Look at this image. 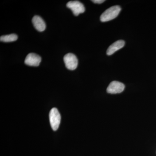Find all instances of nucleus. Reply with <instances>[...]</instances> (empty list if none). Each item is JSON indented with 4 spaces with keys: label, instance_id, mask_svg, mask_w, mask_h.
I'll use <instances>...</instances> for the list:
<instances>
[{
    "label": "nucleus",
    "instance_id": "nucleus-1",
    "mask_svg": "<svg viewBox=\"0 0 156 156\" xmlns=\"http://www.w3.org/2000/svg\"><path fill=\"white\" fill-rule=\"evenodd\" d=\"M121 11L119 6H112L107 9L100 17V20L102 22H107L115 19L118 16Z\"/></svg>",
    "mask_w": 156,
    "mask_h": 156
},
{
    "label": "nucleus",
    "instance_id": "nucleus-2",
    "mask_svg": "<svg viewBox=\"0 0 156 156\" xmlns=\"http://www.w3.org/2000/svg\"><path fill=\"white\" fill-rule=\"evenodd\" d=\"M50 125L53 131H56L58 129L61 121V116L57 108H54L50 111Z\"/></svg>",
    "mask_w": 156,
    "mask_h": 156
},
{
    "label": "nucleus",
    "instance_id": "nucleus-3",
    "mask_svg": "<svg viewBox=\"0 0 156 156\" xmlns=\"http://www.w3.org/2000/svg\"><path fill=\"white\" fill-rule=\"evenodd\" d=\"M66 67L70 70H74L78 66V60L76 56L73 53L66 54L63 58Z\"/></svg>",
    "mask_w": 156,
    "mask_h": 156
},
{
    "label": "nucleus",
    "instance_id": "nucleus-4",
    "mask_svg": "<svg viewBox=\"0 0 156 156\" xmlns=\"http://www.w3.org/2000/svg\"><path fill=\"white\" fill-rule=\"evenodd\" d=\"M66 6L71 10L75 16H77L80 14L84 13L85 11L84 5L79 1H70L66 4Z\"/></svg>",
    "mask_w": 156,
    "mask_h": 156
},
{
    "label": "nucleus",
    "instance_id": "nucleus-5",
    "mask_svg": "<svg viewBox=\"0 0 156 156\" xmlns=\"http://www.w3.org/2000/svg\"><path fill=\"white\" fill-rule=\"evenodd\" d=\"M125 88V85L122 83L118 81H113L109 85L107 92L110 94H118L122 92Z\"/></svg>",
    "mask_w": 156,
    "mask_h": 156
},
{
    "label": "nucleus",
    "instance_id": "nucleus-6",
    "mask_svg": "<svg viewBox=\"0 0 156 156\" xmlns=\"http://www.w3.org/2000/svg\"><path fill=\"white\" fill-rule=\"evenodd\" d=\"M41 61V58L37 54L30 53L26 57L24 63L27 65L31 66H39Z\"/></svg>",
    "mask_w": 156,
    "mask_h": 156
},
{
    "label": "nucleus",
    "instance_id": "nucleus-7",
    "mask_svg": "<svg viewBox=\"0 0 156 156\" xmlns=\"http://www.w3.org/2000/svg\"><path fill=\"white\" fill-rule=\"evenodd\" d=\"M32 23L34 27L37 30L43 32L46 28V24L44 20L40 16H35L32 19Z\"/></svg>",
    "mask_w": 156,
    "mask_h": 156
},
{
    "label": "nucleus",
    "instance_id": "nucleus-8",
    "mask_svg": "<svg viewBox=\"0 0 156 156\" xmlns=\"http://www.w3.org/2000/svg\"><path fill=\"white\" fill-rule=\"evenodd\" d=\"M125 44V42L123 40H119L117 41L109 47L107 51V54L108 56L112 55L118 50L123 48Z\"/></svg>",
    "mask_w": 156,
    "mask_h": 156
},
{
    "label": "nucleus",
    "instance_id": "nucleus-9",
    "mask_svg": "<svg viewBox=\"0 0 156 156\" xmlns=\"http://www.w3.org/2000/svg\"><path fill=\"white\" fill-rule=\"evenodd\" d=\"M18 36L16 34H12L2 36L0 37V41L1 42H11L17 41Z\"/></svg>",
    "mask_w": 156,
    "mask_h": 156
},
{
    "label": "nucleus",
    "instance_id": "nucleus-10",
    "mask_svg": "<svg viewBox=\"0 0 156 156\" xmlns=\"http://www.w3.org/2000/svg\"><path fill=\"white\" fill-rule=\"evenodd\" d=\"M92 2L93 3H96V4H101L105 2V0H93V1H92Z\"/></svg>",
    "mask_w": 156,
    "mask_h": 156
}]
</instances>
